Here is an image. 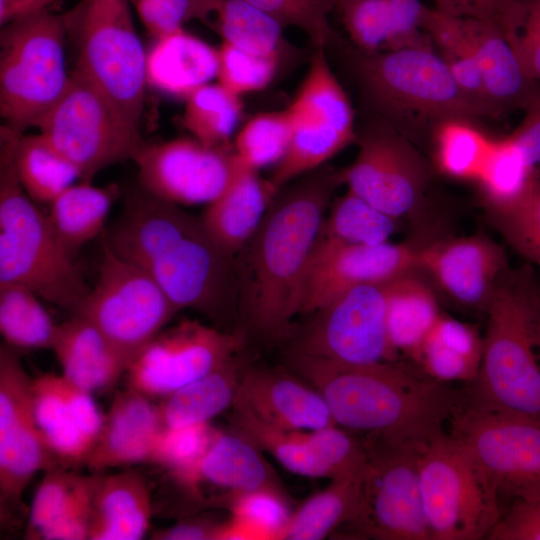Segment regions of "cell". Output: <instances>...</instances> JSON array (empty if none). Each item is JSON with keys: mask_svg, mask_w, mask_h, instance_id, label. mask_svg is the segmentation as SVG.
<instances>
[{"mask_svg": "<svg viewBox=\"0 0 540 540\" xmlns=\"http://www.w3.org/2000/svg\"><path fill=\"white\" fill-rule=\"evenodd\" d=\"M40 297L17 284L0 285V331L13 349H51L57 324Z\"/></svg>", "mask_w": 540, "mask_h": 540, "instance_id": "41", "label": "cell"}, {"mask_svg": "<svg viewBox=\"0 0 540 540\" xmlns=\"http://www.w3.org/2000/svg\"><path fill=\"white\" fill-rule=\"evenodd\" d=\"M102 238L148 273L178 310L198 311L226 331L239 321L234 258L214 241L201 216L138 185L126 192L122 211Z\"/></svg>", "mask_w": 540, "mask_h": 540, "instance_id": "2", "label": "cell"}, {"mask_svg": "<svg viewBox=\"0 0 540 540\" xmlns=\"http://www.w3.org/2000/svg\"><path fill=\"white\" fill-rule=\"evenodd\" d=\"M300 432L330 471L331 480L355 478L364 472L369 449L366 441L355 433L337 425Z\"/></svg>", "mask_w": 540, "mask_h": 540, "instance_id": "47", "label": "cell"}, {"mask_svg": "<svg viewBox=\"0 0 540 540\" xmlns=\"http://www.w3.org/2000/svg\"><path fill=\"white\" fill-rule=\"evenodd\" d=\"M493 23L508 37L528 75L540 83V0H512Z\"/></svg>", "mask_w": 540, "mask_h": 540, "instance_id": "51", "label": "cell"}, {"mask_svg": "<svg viewBox=\"0 0 540 540\" xmlns=\"http://www.w3.org/2000/svg\"><path fill=\"white\" fill-rule=\"evenodd\" d=\"M537 275L510 267L486 311L482 360L467 399L483 408L540 422V363L532 319Z\"/></svg>", "mask_w": 540, "mask_h": 540, "instance_id": "5", "label": "cell"}, {"mask_svg": "<svg viewBox=\"0 0 540 540\" xmlns=\"http://www.w3.org/2000/svg\"><path fill=\"white\" fill-rule=\"evenodd\" d=\"M363 473L332 480L324 490L309 497L291 515L280 540H320L350 523L357 512Z\"/></svg>", "mask_w": 540, "mask_h": 540, "instance_id": "38", "label": "cell"}, {"mask_svg": "<svg viewBox=\"0 0 540 540\" xmlns=\"http://www.w3.org/2000/svg\"><path fill=\"white\" fill-rule=\"evenodd\" d=\"M36 127L85 182L109 166L134 160L145 145L139 126L75 69L63 95Z\"/></svg>", "mask_w": 540, "mask_h": 540, "instance_id": "10", "label": "cell"}, {"mask_svg": "<svg viewBox=\"0 0 540 540\" xmlns=\"http://www.w3.org/2000/svg\"><path fill=\"white\" fill-rule=\"evenodd\" d=\"M487 212H504L521 204L540 181L532 166L508 136L492 139L475 180Z\"/></svg>", "mask_w": 540, "mask_h": 540, "instance_id": "35", "label": "cell"}, {"mask_svg": "<svg viewBox=\"0 0 540 540\" xmlns=\"http://www.w3.org/2000/svg\"><path fill=\"white\" fill-rule=\"evenodd\" d=\"M525 116L516 129L509 135L521 150L528 162L536 169L540 168V87L524 109Z\"/></svg>", "mask_w": 540, "mask_h": 540, "instance_id": "58", "label": "cell"}, {"mask_svg": "<svg viewBox=\"0 0 540 540\" xmlns=\"http://www.w3.org/2000/svg\"><path fill=\"white\" fill-rule=\"evenodd\" d=\"M290 145L274 166L270 183L279 190L326 163L356 139L350 99L324 49H315L309 69L291 104Z\"/></svg>", "mask_w": 540, "mask_h": 540, "instance_id": "12", "label": "cell"}, {"mask_svg": "<svg viewBox=\"0 0 540 540\" xmlns=\"http://www.w3.org/2000/svg\"><path fill=\"white\" fill-rule=\"evenodd\" d=\"M38 428L61 467L82 465L100 433L104 415L92 394L63 374L33 378Z\"/></svg>", "mask_w": 540, "mask_h": 540, "instance_id": "22", "label": "cell"}, {"mask_svg": "<svg viewBox=\"0 0 540 540\" xmlns=\"http://www.w3.org/2000/svg\"><path fill=\"white\" fill-rule=\"evenodd\" d=\"M509 268L504 249L475 234L424 244L418 270L456 305L486 312Z\"/></svg>", "mask_w": 540, "mask_h": 540, "instance_id": "21", "label": "cell"}, {"mask_svg": "<svg viewBox=\"0 0 540 540\" xmlns=\"http://www.w3.org/2000/svg\"><path fill=\"white\" fill-rule=\"evenodd\" d=\"M120 195L116 184L99 187L81 181L51 201L47 218L71 257L75 258L87 242L103 234L110 210Z\"/></svg>", "mask_w": 540, "mask_h": 540, "instance_id": "32", "label": "cell"}, {"mask_svg": "<svg viewBox=\"0 0 540 540\" xmlns=\"http://www.w3.org/2000/svg\"><path fill=\"white\" fill-rule=\"evenodd\" d=\"M21 132L0 130V285L17 284L72 313L91 287L21 187L13 154Z\"/></svg>", "mask_w": 540, "mask_h": 540, "instance_id": "6", "label": "cell"}, {"mask_svg": "<svg viewBox=\"0 0 540 540\" xmlns=\"http://www.w3.org/2000/svg\"><path fill=\"white\" fill-rule=\"evenodd\" d=\"M285 363L322 395L337 426L372 442L425 445L445 433L463 398L394 362L353 365L287 351Z\"/></svg>", "mask_w": 540, "mask_h": 540, "instance_id": "3", "label": "cell"}, {"mask_svg": "<svg viewBox=\"0 0 540 540\" xmlns=\"http://www.w3.org/2000/svg\"><path fill=\"white\" fill-rule=\"evenodd\" d=\"M276 19L283 28L292 26L302 31L315 49H325L335 31L330 15L337 0H244Z\"/></svg>", "mask_w": 540, "mask_h": 540, "instance_id": "48", "label": "cell"}, {"mask_svg": "<svg viewBox=\"0 0 540 540\" xmlns=\"http://www.w3.org/2000/svg\"><path fill=\"white\" fill-rule=\"evenodd\" d=\"M133 161L142 189L180 206L214 201L230 182L237 164L233 147H211L193 137L145 143Z\"/></svg>", "mask_w": 540, "mask_h": 540, "instance_id": "19", "label": "cell"}, {"mask_svg": "<svg viewBox=\"0 0 540 540\" xmlns=\"http://www.w3.org/2000/svg\"><path fill=\"white\" fill-rule=\"evenodd\" d=\"M417 271H409L385 284L390 344L397 353L412 359L441 315L433 288Z\"/></svg>", "mask_w": 540, "mask_h": 540, "instance_id": "31", "label": "cell"}, {"mask_svg": "<svg viewBox=\"0 0 540 540\" xmlns=\"http://www.w3.org/2000/svg\"><path fill=\"white\" fill-rule=\"evenodd\" d=\"M491 140L471 120L441 121L434 134L437 167L450 178L475 181Z\"/></svg>", "mask_w": 540, "mask_h": 540, "instance_id": "45", "label": "cell"}, {"mask_svg": "<svg viewBox=\"0 0 540 540\" xmlns=\"http://www.w3.org/2000/svg\"><path fill=\"white\" fill-rule=\"evenodd\" d=\"M79 474L66 467L45 471L29 510L26 538L38 540L59 518L75 487Z\"/></svg>", "mask_w": 540, "mask_h": 540, "instance_id": "54", "label": "cell"}, {"mask_svg": "<svg viewBox=\"0 0 540 540\" xmlns=\"http://www.w3.org/2000/svg\"><path fill=\"white\" fill-rule=\"evenodd\" d=\"M461 19L479 61L489 106L494 112L525 109L540 83L528 75L508 37L491 21Z\"/></svg>", "mask_w": 540, "mask_h": 540, "instance_id": "27", "label": "cell"}, {"mask_svg": "<svg viewBox=\"0 0 540 540\" xmlns=\"http://www.w3.org/2000/svg\"><path fill=\"white\" fill-rule=\"evenodd\" d=\"M242 109L241 96L210 82L185 98L183 126L191 137L207 146L229 148Z\"/></svg>", "mask_w": 540, "mask_h": 540, "instance_id": "40", "label": "cell"}, {"mask_svg": "<svg viewBox=\"0 0 540 540\" xmlns=\"http://www.w3.org/2000/svg\"><path fill=\"white\" fill-rule=\"evenodd\" d=\"M365 441L369 459L357 512L347 525L363 538L432 540L420 491L418 460L424 445Z\"/></svg>", "mask_w": 540, "mask_h": 540, "instance_id": "13", "label": "cell"}, {"mask_svg": "<svg viewBox=\"0 0 540 540\" xmlns=\"http://www.w3.org/2000/svg\"><path fill=\"white\" fill-rule=\"evenodd\" d=\"M487 213L505 241L528 263L540 268V181L515 208Z\"/></svg>", "mask_w": 540, "mask_h": 540, "instance_id": "52", "label": "cell"}, {"mask_svg": "<svg viewBox=\"0 0 540 540\" xmlns=\"http://www.w3.org/2000/svg\"><path fill=\"white\" fill-rule=\"evenodd\" d=\"M51 350L62 374L91 394L112 389L130 364L99 328L79 315L57 324Z\"/></svg>", "mask_w": 540, "mask_h": 540, "instance_id": "25", "label": "cell"}, {"mask_svg": "<svg viewBox=\"0 0 540 540\" xmlns=\"http://www.w3.org/2000/svg\"><path fill=\"white\" fill-rule=\"evenodd\" d=\"M434 9L452 17L494 22L512 0H433Z\"/></svg>", "mask_w": 540, "mask_h": 540, "instance_id": "59", "label": "cell"}, {"mask_svg": "<svg viewBox=\"0 0 540 540\" xmlns=\"http://www.w3.org/2000/svg\"><path fill=\"white\" fill-rule=\"evenodd\" d=\"M324 50L335 52L363 100L396 128L414 117L437 124L448 119L474 121L491 113L460 88L446 61L430 46L367 52L345 45L335 34Z\"/></svg>", "mask_w": 540, "mask_h": 540, "instance_id": "4", "label": "cell"}, {"mask_svg": "<svg viewBox=\"0 0 540 540\" xmlns=\"http://www.w3.org/2000/svg\"><path fill=\"white\" fill-rule=\"evenodd\" d=\"M131 8L129 0H81L63 17L68 34L77 40L74 69L139 126L148 86L147 52Z\"/></svg>", "mask_w": 540, "mask_h": 540, "instance_id": "8", "label": "cell"}, {"mask_svg": "<svg viewBox=\"0 0 540 540\" xmlns=\"http://www.w3.org/2000/svg\"><path fill=\"white\" fill-rule=\"evenodd\" d=\"M245 333L226 331L196 320H183L163 329L129 364L126 387L152 399L217 369L239 354Z\"/></svg>", "mask_w": 540, "mask_h": 540, "instance_id": "18", "label": "cell"}, {"mask_svg": "<svg viewBox=\"0 0 540 540\" xmlns=\"http://www.w3.org/2000/svg\"><path fill=\"white\" fill-rule=\"evenodd\" d=\"M425 243L385 242L371 246L315 243L307 267L300 314L310 315L354 287L386 284L418 269Z\"/></svg>", "mask_w": 540, "mask_h": 540, "instance_id": "20", "label": "cell"}, {"mask_svg": "<svg viewBox=\"0 0 540 540\" xmlns=\"http://www.w3.org/2000/svg\"><path fill=\"white\" fill-rule=\"evenodd\" d=\"M342 169L326 163L281 187L234 257L239 321L266 339L292 336L303 283Z\"/></svg>", "mask_w": 540, "mask_h": 540, "instance_id": "1", "label": "cell"}, {"mask_svg": "<svg viewBox=\"0 0 540 540\" xmlns=\"http://www.w3.org/2000/svg\"><path fill=\"white\" fill-rule=\"evenodd\" d=\"M232 407L290 431L336 425L322 395L289 369L244 366Z\"/></svg>", "mask_w": 540, "mask_h": 540, "instance_id": "23", "label": "cell"}, {"mask_svg": "<svg viewBox=\"0 0 540 540\" xmlns=\"http://www.w3.org/2000/svg\"><path fill=\"white\" fill-rule=\"evenodd\" d=\"M218 49L183 28L155 38L147 52L149 86L174 97L186 98L216 78Z\"/></svg>", "mask_w": 540, "mask_h": 540, "instance_id": "29", "label": "cell"}, {"mask_svg": "<svg viewBox=\"0 0 540 540\" xmlns=\"http://www.w3.org/2000/svg\"><path fill=\"white\" fill-rule=\"evenodd\" d=\"M68 35L63 15L48 10L1 26L0 114L5 125L23 132L36 126L65 92Z\"/></svg>", "mask_w": 540, "mask_h": 540, "instance_id": "7", "label": "cell"}, {"mask_svg": "<svg viewBox=\"0 0 540 540\" xmlns=\"http://www.w3.org/2000/svg\"><path fill=\"white\" fill-rule=\"evenodd\" d=\"M147 31L159 38L189 21L208 26L217 0H129Z\"/></svg>", "mask_w": 540, "mask_h": 540, "instance_id": "53", "label": "cell"}, {"mask_svg": "<svg viewBox=\"0 0 540 540\" xmlns=\"http://www.w3.org/2000/svg\"><path fill=\"white\" fill-rule=\"evenodd\" d=\"M291 136L292 120L286 108L250 118L235 135L232 147L240 163L258 171L269 165L275 166L283 158Z\"/></svg>", "mask_w": 540, "mask_h": 540, "instance_id": "46", "label": "cell"}, {"mask_svg": "<svg viewBox=\"0 0 540 540\" xmlns=\"http://www.w3.org/2000/svg\"><path fill=\"white\" fill-rule=\"evenodd\" d=\"M427 10L420 0H389V40L385 50L429 46L426 43L430 38L423 30Z\"/></svg>", "mask_w": 540, "mask_h": 540, "instance_id": "57", "label": "cell"}, {"mask_svg": "<svg viewBox=\"0 0 540 540\" xmlns=\"http://www.w3.org/2000/svg\"><path fill=\"white\" fill-rule=\"evenodd\" d=\"M208 26L228 43L261 56L279 57L283 26L244 0H217Z\"/></svg>", "mask_w": 540, "mask_h": 540, "instance_id": "39", "label": "cell"}, {"mask_svg": "<svg viewBox=\"0 0 540 540\" xmlns=\"http://www.w3.org/2000/svg\"><path fill=\"white\" fill-rule=\"evenodd\" d=\"M61 467L36 423L33 378L18 354L0 347V506L1 518L25 515L23 494L37 472Z\"/></svg>", "mask_w": 540, "mask_h": 540, "instance_id": "17", "label": "cell"}, {"mask_svg": "<svg viewBox=\"0 0 540 540\" xmlns=\"http://www.w3.org/2000/svg\"><path fill=\"white\" fill-rule=\"evenodd\" d=\"M486 539L540 540V490L513 498Z\"/></svg>", "mask_w": 540, "mask_h": 540, "instance_id": "56", "label": "cell"}, {"mask_svg": "<svg viewBox=\"0 0 540 540\" xmlns=\"http://www.w3.org/2000/svg\"><path fill=\"white\" fill-rule=\"evenodd\" d=\"M231 518L217 540H280L291 515L285 494L253 491L230 498Z\"/></svg>", "mask_w": 540, "mask_h": 540, "instance_id": "43", "label": "cell"}, {"mask_svg": "<svg viewBox=\"0 0 540 540\" xmlns=\"http://www.w3.org/2000/svg\"><path fill=\"white\" fill-rule=\"evenodd\" d=\"M533 338L536 350L540 357V278L537 277L534 303H533V319H532Z\"/></svg>", "mask_w": 540, "mask_h": 540, "instance_id": "61", "label": "cell"}, {"mask_svg": "<svg viewBox=\"0 0 540 540\" xmlns=\"http://www.w3.org/2000/svg\"><path fill=\"white\" fill-rule=\"evenodd\" d=\"M13 163L21 187L35 202L50 204L80 179L78 169L41 133L19 137Z\"/></svg>", "mask_w": 540, "mask_h": 540, "instance_id": "37", "label": "cell"}, {"mask_svg": "<svg viewBox=\"0 0 540 540\" xmlns=\"http://www.w3.org/2000/svg\"><path fill=\"white\" fill-rule=\"evenodd\" d=\"M151 495L145 477L126 470L98 473L92 501L89 540H139L149 527Z\"/></svg>", "mask_w": 540, "mask_h": 540, "instance_id": "28", "label": "cell"}, {"mask_svg": "<svg viewBox=\"0 0 540 540\" xmlns=\"http://www.w3.org/2000/svg\"><path fill=\"white\" fill-rule=\"evenodd\" d=\"M335 11L356 48L385 50L389 40V0H337Z\"/></svg>", "mask_w": 540, "mask_h": 540, "instance_id": "50", "label": "cell"}, {"mask_svg": "<svg viewBox=\"0 0 540 540\" xmlns=\"http://www.w3.org/2000/svg\"><path fill=\"white\" fill-rule=\"evenodd\" d=\"M178 311L148 273L102 239L96 284L73 315L91 321L131 363Z\"/></svg>", "mask_w": 540, "mask_h": 540, "instance_id": "11", "label": "cell"}, {"mask_svg": "<svg viewBox=\"0 0 540 540\" xmlns=\"http://www.w3.org/2000/svg\"><path fill=\"white\" fill-rule=\"evenodd\" d=\"M232 427L260 449L267 451L291 473L331 479L326 465L301 436V430H285L265 423L245 409L232 407Z\"/></svg>", "mask_w": 540, "mask_h": 540, "instance_id": "42", "label": "cell"}, {"mask_svg": "<svg viewBox=\"0 0 540 540\" xmlns=\"http://www.w3.org/2000/svg\"><path fill=\"white\" fill-rule=\"evenodd\" d=\"M398 219L347 190L332 200L322 221L317 244L371 246L389 241Z\"/></svg>", "mask_w": 540, "mask_h": 540, "instance_id": "36", "label": "cell"}, {"mask_svg": "<svg viewBox=\"0 0 540 540\" xmlns=\"http://www.w3.org/2000/svg\"><path fill=\"white\" fill-rule=\"evenodd\" d=\"M50 1L54 4L55 2H57V1H59V0H50Z\"/></svg>", "mask_w": 540, "mask_h": 540, "instance_id": "62", "label": "cell"}, {"mask_svg": "<svg viewBox=\"0 0 540 540\" xmlns=\"http://www.w3.org/2000/svg\"><path fill=\"white\" fill-rule=\"evenodd\" d=\"M98 473L79 475L59 518L43 533L45 540L88 539L92 501Z\"/></svg>", "mask_w": 540, "mask_h": 540, "instance_id": "55", "label": "cell"}, {"mask_svg": "<svg viewBox=\"0 0 540 540\" xmlns=\"http://www.w3.org/2000/svg\"><path fill=\"white\" fill-rule=\"evenodd\" d=\"M222 523L206 518L182 520L170 527L154 531L151 538L156 540H217Z\"/></svg>", "mask_w": 540, "mask_h": 540, "instance_id": "60", "label": "cell"}, {"mask_svg": "<svg viewBox=\"0 0 540 540\" xmlns=\"http://www.w3.org/2000/svg\"><path fill=\"white\" fill-rule=\"evenodd\" d=\"M451 437L502 495L540 490V422L478 406L464 396L449 420Z\"/></svg>", "mask_w": 540, "mask_h": 540, "instance_id": "14", "label": "cell"}, {"mask_svg": "<svg viewBox=\"0 0 540 540\" xmlns=\"http://www.w3.org/2000/svg\"><path fill=\"white\" fill-rule=\"evenodd\" d=\"M218 430L208 423L161 429L150 462L166 470L180 485L197 493L199 466Z\"/></svg>", "mask_w": 540, "mask_h": 540, "instance_id": "44", "label": "cell"}, {"mask_svg": "<svg viewBox=\"0 0 540 540\" xmlns=\"http://www.w3.org/2000/svg\"><path fill=\"white\" fill-rule=\"evenodd\" d=\"M236 160L230 182L200 215L211 237L232 258L256 231L278 192L257 170Z\"/></svg>", "mask_w": 540, "mask_h": 540, "instance_id": "26", "label": "cell"}, {"mask_svg": "<svg viewBox=\"0 0 540 540\" xmlns=\"http://www.w3.org/2000/svg\"><path fill=\"white\" fill-rule=\"evenodd\" d=\"M291 336L289 352L340 363L394 362L386 323L385 284L349 289L310 314Z\"/></svg>", "mask_w": 540, "mask_h": 540, "instance_id": "15", "label": "cell"}, {"mask_svg": "<svg viewBox=\"0 0 540 540\" xmlns=\"http://www.w3.org/2000/svg\"><path fill=\"white\" fill-rule=\"evenodd\" d=\"M483 338L470 324L441 314L413 360L430 378L474 381L480 369Z\"/></svg>", "mask_w": 540, "mask_h": 540, "instance_id": "33", "label": "cell"}, {"mask_svg": "<svg viewBox=\"0 0 540 540\" xmlns=\"http://www.w3.org/2000/svg\"><path fill=\"white\" fill-rule=\"evenodd\" d=\"M243 367L237 354L217 369L162 398L158 406L163 426L208 423L232 407Z\"/></svg>", "mask_w": 540, "mask_h": 540, "instance_id": "34", "label": "cell"}, {"mask_svg": "<svg viewBox=\"0 0 540 540\" xmlns=\"http://www.w3.org/2000/svg\"><path fill=\"white\" fill-rule=\"evenodd\" d=\"M357 155L342 169L347 190L400 219L416 211L424 198L428 167L403 132L378 119L356 131Z\"/></svg>", "mask_w": 540, "mask_h": 540, "instance_id": "16", "label": "cell"}, {"mask_svg": "<svg viewBox=\"0 0 540 540\" xmlns=\"http://www.w3.org/2000/svg\"><path fill=\"white\" fill-rule=\"evenodd\" d=\"M279 57L261 56L222 42L218 48L217 80L241 96L267 87L274 79Z\"/></svg>", "mask_w": 540, "mask_h": 540, "instance_id": "49", "label": "cell"}, {"mask_svg": "<svg viewBox=\"0 0 540 540\" xmlns=\"http://www.w3.org/2000/svg\"><path fill=\"white\" fill-rule=\"evenodd\" d=\"M162 428L159 406L152 398L128 387L117 391L104 415L98 438L81 466L99 473L149 463Z\"/></svg>", "mask_w": 540, "mask_h": 540, "instance_id": "24", "label": "cell"}, {"mask_svg": "<svg viewBox=\"0 0 540 540\" xmlns=\"http://www.w3.org/2000/svg\"><path fill=\"white\" fill-rule=\"evenodd\" d=\"M418 466L432 540L487 538L502 514L501 497L469 452L444 433L422 446Z\"/></svg>", "mask_w": 540, "mask_h": 540, "instance_id": "9", "label": "cell"}, {"mask_svg": "<svg viewBox=\"0 0 540 540\" xmlns=\"http://www.w3.org/2000/svg\"><path fill=\"white\" fill-rule=\"evenodd\" d=\"M260 450L233 427L218 431L200 463V481L228 489L232 496L261 490L285 494Z\"/></svg>", "mask_w": 540, "mask_h": 540, "instance_id": "30", "label": "cell"}]
</instances>
